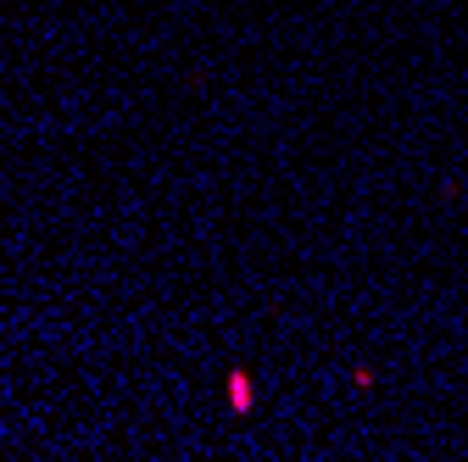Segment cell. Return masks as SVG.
<instances>
[{"instance_id":"1","label":"cell","mask_w":468,"mask_h":462,"mask_svg":"<svg viewBox=\"0 0 468 462\" xmlns=\"http://www.w3.org/2000/svg\"><path fill=\"white\" fill-rule=\"evenodd\" d=\"M229 390H234V413H246V407H251V384H246V373H234Z\"/></svg>"}]
</instances>
